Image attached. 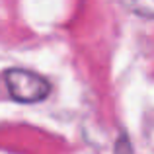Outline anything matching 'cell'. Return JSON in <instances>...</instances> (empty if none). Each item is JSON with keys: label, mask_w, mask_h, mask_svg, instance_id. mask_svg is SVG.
Listing matches in <instances>:
<instances>
[{"label": "cell", "mask_w": 154, "mask_h": 154, "mask_svg": "<svg viewBox=\"0 0 154 154\" xmlns=\"http://www.w3.org/2000/svg\"><path fill=\"white\" fill-rule=\"evenodd\" d=\"M4 82L10 96L20 103H37L45 100L51 92V86L43 76L26 68H10L4 74Z\"/></svg>", "instance_id": "6da1fadb"}, {"label": "cell", "mask_w": 154, "mask_h": 154, "mask_svg": "<svg viewBox=\"0 0 154 154\" xmlns=\"http://www.w3.org/2000/svg\"><path fill=\"white\" fill-rule=\"evenodd\" d=\"M131 14L144 20H154V0H119Z\"/></svg>", "instance_id": "7a4b0ae2"}, {"label": "cell", "mask_w": 154, "mask_h": 154, "mask_svg": "<svg viewBox=\"0 0 154 154\" xmlns=\"http://www.w3.org/2000/svg\"><path fill=\"white\" fill-rule=\"evenodd\" d=\"M115 154H133V144L127 135H119L115 143Z\"/></svg>", "instance_id": "3957f363"}]
</instances>
